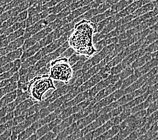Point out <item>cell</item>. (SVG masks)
Returning a JSON list of instances; mask_svg holds the SVG:
<instances>
[{"label":"cell","mask_w":158,"mask_h":140,"mask_svg":"<svg viewBox=\"0 0 158 140\" xmlns=\"http://www.w3.org/2000/svg\"><path fill=\"white\" fill-rule=\"evenodd\" d=\"M133 2L134 0H120V1L112 6L110 9L114 14H116L125 9L126 7L130 5Z\"/></svg>","instance_id":"obj_18"},{"label":"cell","mask_w":158,"mask_h":140,"mask_svg":"<svg viewBox=\"0 0 158 140\" xmlns=\"http://www.w3.org/2000/svg\"><path fill=\"white\" fill-rule=\"evenodd\" d=\"M23 54V50L22 48H19L16 50L9 52L8 53L0 57V67L6 65V64L13 62L15 60L19 59Z\"/></svg>","instance_id":"obj_8"},{"label":"cell","mask_w":158,"mask_h":140,"mask_svg":"<svg viewBox=\"0 0 158 140\" xmlns=\"http://www.w3.org/2000/svg\"><path fill=\"white\" fill-rule=\"evenodd\" d=\"M39 139V138L38 137V135H37L35 133L30 136V137L28 138L26 140H38Z\"/></svg>","instance_id":"obj_35"},{"label":"cell","mask_w":158,"mask_h":140,"mask_svg":"<svg viewBox=\"0 0 158 140\" xmlns=\"http://www.w3.org/2000/svg\"><path fill=\"white\" fill-rule=\"evenodd\" d=\"M49 69L48 74L55 82L69 84L73 75L72 66L69 62V58L60 56L50 62L47 66Z\"/></svg>","instance_id":"obj_3"},{"label":"cell","mask_w":158,"mask_h":140,"mask_svg":"<svg viewBox=\"0 0 158 140\" xmlns=\"http://www.w3.org/2000/svg\"><path fill=\"white\" fill-rule=\"evenodd\" d=\"M152 58V53H145L143 56L139 57L137 59L135 60V61L133 63L132 66H131V67L133 69H137V68L143 66L146 63H148L149 60H151Z\"/></svg>","instance_id":"obj_19"},{"label":"cell","mask_w":158,"mask_h":140,"mask_svg":"<svg viewBox=\"0 0 158 140\" xmlns=\"http://www.w3.org/2000/svg\"><path fill=\"white\" fill-rule=\"evenodd\" d=\"M156 6H157L156 1L148 3H146V4H145L144 6L141 7L140 8H139L138 10L135 11V12L133 13V14L135 15V16H136L137 17L142 16V15L151 12L152 10H153V8L155 7Z\"/></svg>","instance_id":"obj_17"},{"label":"cell","mask_w":158,"mask_h":140,"mask_svg":"<svg viewBox=\"0 0 158 140\" xmlns=\"http://www.w3.org/2000/svg\"><path fill=\"white\" fill-rule=\"evenodd\" d=\"M87 59H88L86 57L83 56V57L80 60H79L76 63H75L73 66H72V69H73V72H76L77 71L81 70L83 66L84 65V63L87 61Z\"/></svg>","instance_id":"obj_26"},{"label":"cell","mask_w":158,"mask_h":140,"mask_svg":"<svg viewBox=\"0 0 158 140\" xmlns=\"http://www.w3.org/2000/svg\"><path fill=\"white\" fill-rule=\"evenodd\" d=\"M26 117L24 114H22L19 116L15 117L13 119V127L16 126L18 124H20L22 121H24L26 119Z\"/></svg>","instance_id":"obj_31"},{"label":"cell","mask_w":158,"mask_h":140,"mask_svg":"<svg viewBox=\"0 0 158 140\" xmlns=\"http://www.w3.org/2000/svg\"><path fill=\"white\" fill-rule=\"evenodd\" d=\"M35 104V103H34V102L30 98H28V99L24 100L23 102H22V103H20L17 106L14 111V116L17 117L23 114L26 110L29 108L31 107H32V106Z\"/></svg>","instance_id":"obj_11"},{"label":"cell","mask_w":158,"mask_h":140,"mask_svg":"<svg viewBox=\"0 0 158 140\" xmlns=\"http://www.w3.org/2000/svg\"><path fill=\"white\" fill-rule=\"evenodd\" d=\"M71 3H72V1H71V0H63L62 2H59L58 4L56 6L49 7L47 10L49 14H57L59 12H61L63 9H65L66 7L71 4Z\"/></svg>","instance_id":"obj_16"},{"label":"cell","mask_w":158,"mask_h":140,"mask_svg":"<svg viewBox=\"0 0 158 140\" xmlns=\"http://www.w3.org/2000/svg\"><path fill=\"white\" fill-rule=\"evenodd\" d=\"M43 57V54L41 53L40 51H39V52H37L35 55L31 57L28 58L27 59H26L24 62H22L21 68H28L30 67L35 66V64Z\"/></svg>","instance_id":"obj_15"},{"label":"cell","mask_w":158,"mask_h":140,"mask_svg":"<svg viewBox=\"0 0 158 140\" xmlns=\"http://www.w3.org/2000/svg\"><path fill=\"white\" fill-rule=\"evenodd\" d=\"M96 33L97 24L86 19H81L76 22L73 31L71 32L67 42L76 53L89 59L98 52L94 45V36Z\"/></svg>","instance_id":"obj_1"},{"label":"cell","mask_w":158,"mask_h":140,"mask_svg":"<svg viewBox=\"0 0 158 140\" xmlns=\"http://www.w3.org/2000/svg\"><path fill=\"white\" fill-rule=\"evenodd\" d=\"M13 127V120L8 121L5 123H3L0 125V135L4 133L9 129L12 128Z\"/></svg>","instance_id":"obj_27"},{"label":"cell","mask_w":158,"mask_h":140,"mask_svg":"<svg viewBox=\"0 0 158 140\" xmlns=\"http://www.w3.org/2000/svg\"><path fill=\"white\" fill-rule=\"evenodd\" d=\"M114 20V15L113 16H111L110 17H108L106 19H104L102 21L98 22L97 24L98 26V33H100L102 32V31L106 27V26L110 23V22Z\"/></svg>","instance_id":"obj_24"},{"label":"cell","mask_w":158,"mask_h":140,"mask_svg":"<svg viewBox=\"0 0 158 140\" xmlns=\"http://www.w3.org/2000/svg\"><path fill=\"white\" fill-rule=\"evenodd\" d=\"M51 140H58V139H57V138H53V139H52Z\"/></svg>","instance_id":"obj_38"},{"label":"cell","mask_w":158,"mask_h":140,"mask_svg":"<svg viewBox=\"0 0 158 140\" xmlns=\"http://www.w3.org/2000/svg\"><path fill=\"white\" fill-rule=\"evenodd\" d=\"M70 34H71L70 31L66 32L65 34H64L63 36L60 37L59 39L55 40L49 45H48L46 47L41 49L40 50L41 53L43 54V56H44L47 54L51 53L52 52L55 51V50H57L58 48H59L61 45H63L64 43H65L66 41H67V39H68Z\"/></svg>","instance_id":"obj_6"},{"label":"cell","mask_w":158,"mask_h":140,"mask_svg":"<svg viewBox=\"0 0 158 140\" xmlns=\"http://www.w3.org/2000/svg\"><path fill=\"white\" fill-rule=\"evenodd\" d=\"M38 1H39V0H29L28 2H29V6H30V7L32 6L33 4H35V3L36 2H38Z\"/></svg>","instance_id":"obj_36"},{"label":"cell","mask_w":158,"mask_h":140,"mask_svg":"<svg viewBox=\"0 0 158 140\" xmlns=\"http://www.w3.org/2000/svg\"><path fill=\"white\" fill-rule=\"evenodd\" d=\"M25 41V38L23 36H21L18 39L14 40L12 42H11L8 44L7 46H6L7 50L9 51V52H11L14 50H16V49L22 48V47L23 46L24 43Z\"/></svg>","instance_id":"obj_20"},{"label":"cell","mask_w":158,"mask_h":140,"mask_svg":"<svg viewBox=\"0 0 158 140\" xmlns=\"http://www.w3.org/2000/svg\"><path fill=\"white\" fill-rule=\"evenodd\" d=\"M90 9H92V8H91V6H90L89 4L88 6L80 7V8H77L76 10L72 11L69 16H67V17L64 18H65L66 23L67 24V23H69V22L74 21L76 19L81 16V15L85 14V12H87Z\"/></svg>","instance_id":"obj_10"},{"label":"cell","mask_w":158,"mask_h":140,"mask_svg":"<svg viewBox=\"0 0 158 140\" xmlns=\"http://www.w3.org/2000/svg\"><path fill=\"white\" fill-rule=\"evenodd\" d=\"M48 15H49V13H48V10H47L43 11V12H41L39 14L34 15V16H29L26 20V28L29 27V26H31L34 24L36 23L37 22L40 21V20H42V19L47 18Z\"/></svg>","instance_id":"obj_12"},{"label":"cell","mask_w":158,"mask_h":140,"mask_svg":"<svg viewBox=\"0 0 158 140\" xmlns=\"http://www.w3.org/2000/svg\"><path fill=\"white\" fill-rule=\"evenodd\" d=\"M54 82L49 74H47L34 76L28 84L27 92L29 98L35 103H41L48 92L57 90Z\"/></svg>","instance_id":"obj_2"},{"label":"cell","mask_w":158,"mask_h":140,"mask_svg":"<svg viewBox=\"0 0 158 140\" xmlns=\"http://www.w3.org/2000/svg\"><path fill=\"white\" fill-rule=\"evenodd\" d=\"M12 135V128L7 129L4 133L0 135V140H6L8 139Z\"/></svg>","instance_id":"obj_33"},{"label":"cell","mask_w":158,"mask_h":140,"mask_svg":"<svg viewBox=\"0 0 158 140\" xmlns=\"http://www.w3.org/2000/svg\"><path fill=\"white\" fill-rule=\"evenodd\" d=\"M74 53H75L74 49L73 48H71V47H69L68 49H66V50L65 51V52H64L61 55V56L69 58L70 56H71Z\"/></svg>","instance_id":"obj_34"},{"label":"cell","mask_w":158,"mask_h":140,"mask_svg":"<svg viewBox=\"0 0 158 140\" xmlns=\"http://www.w3.org/2000/svg\"><path fill=\"white\" fill-rule=\"evenodd\" d=\"M28 18V10H26L23 12H20V14H18V16H16V21L18 22H23L26 21V19Z\"/></svg>","instance_id":"obj_30"},{"label":"cell","mask_w":158,"mask_h":140,"mask_svg":"<svg viewBox=\"0 0 158 140\" xmlns=\"http://www.w3.org/2000/svg\"><path fill=\"white\" fill-rule=\"evenodd\" d=\"M113 15H114V14H113V12H112L111 10L108 9V10L106 11V12L99 14L96 15V16H94L93 18L90 19V21H92V22H94V23L97 24V23H98V22L102 21L103 20H104V19H106V18L110 17L111 16H113Z\"/></svg>","instance_id":"obj_22"},{"label":"cell","mask_w":158,"mask_h":140,"mask_svg":"<svg viewBox=\"0 0 158 140\" xmlns=\"http://www.w3.org/2000/svg\"><path fill=\"white\" fill-rule=\"evenodd\" d=\"M152 56L153 58H158V50L153 53H152Z\"/></svg>","instance_id":"obj_37"},{"label":"cell","mask_w":158,"mask_h":140,"mask_svg":"<svg viewBox=\"0 0 158 140\" xmlns=\"http://www.w3.org/2000/svg\"><path fill=\"white\" fill-rule=\"evenodd\" d=\"M73 88L74 87L73 86V85H68V84L64 85L61 86L60 88L55 90V91H53V92L51 94V95L47 98V99L51 103L56 99H57L59 97H61L63 95H65V94H67L69 92H70Z\"/></svg>","instance_id":"obj_9"},{"label":"cell","mask_w":158,"mask_h":140,"mask_svg":"<svg viewBox=\"0 0 158 140\" xmlns=\"http://www.w3.org/2000/svg\"><path fill=\"white\" fill-rule=\"evenodd\" d=\"M123 80H119L118 82L115 83V84L109 85L107 87H106V88L101 90L100 91L98 92L96 95L93 98L92 103L94 104H96L97 102H98L102 99V98L110 95L112 93L115 92L116 90L120 89L123 85Z\"/></svg>","instance_id":"obj_7"},{"label":"cell","mask_w":158,"mask_h":140,"mask_svg":"<svg viewBox=\"0 0 158 140\" xmlns=\"http://www.w3.org/2000/svg\"><path fill=\"white\" fill-rule=\"evenodd\" d=\"M26 28V21L18 22H16L14 24H13L12 26H10V28L6 29V31L3 32V35L8 36L10 34H11L12 32H14V31H18V30H19L20 28Z\"/></svg>","instance_id":"obj_21"},{"label":"cell","mask_w":158,"mask_h":140,"mask_svg":"<svg viewBox=\"0 0 158 140\" xmlns=\"http://www.w3.org/2000/svg\"><path fill=\"white\" fill-rule=\"evenodd\" d=\"M14 66V62L6 64V65L0 67V74H2L6 71L10 70Z\"/></svg>","instance_id":"obj_32"},{"label":"cell","mask_w":158,"mask_h":140,"mask_svg":"<svg viewBox=\"0 0 158 140\" xmlns=\"http://www.w3.org/2000/svg\"><path fill=\"white\" fill-rule=\"evenodd\" d=\"M83 56L84 55H80L75 52L72 55L70 56L69 57V62L70 63V65L71 66H73L75 63H76L79 60H80L83 57Z\"/></svg>","instance_id":"obj_29"},{"label":"cell","mask_w":158,"mask_h":140,"mask_svg":"<svg viewBox=\"0 0 158 140\" xmlns=\"http://www.w3.org/2000/svg\"><path fill=\"white\" fill-rule=\"evenodd\" d=\"M25 29L26 28H20L18 30V31H16L10 34L8 36H7V40H8L9 43H11L14 40L18 39V38L23 36L25 33Z\"/></svg>","instance_id":"obj_23"},{"label":"cell","mask_w":158,"mask_h":140,"mask_svg":"<svg viewBox=\"0 0 158 140\" xmlns=\"http://www.w3.org/2000/svg\"><path fill=\"white\" fill-rule=\"evenodd\" d=\"M125 94H126L125 90L118 89L116 90L113 93L102 98V99L94 104L93 107V112H99L100 110H101L104 107H106V106L114 103V102L118 100L120 98H121V96L125 95Z\"/></svg>","instance_id":"obj_5"},{"label":"cell","mask_w":158,"mask_h":140,"mask_svg":"<svg viewBox=\"0 0 158 140\" xmlns=\"http://www.w3.org/2000/svg\"><path fill=\"white\" fill-rule=\"evenodd\" d=\"M149 94L148 92H145L143 94H142L140 96L137 97V98H134L133 100H131L129 103H127V104L123 105V110H127V109H131L132 108L136 107L137 105L141 104L142 102L145 101L147 98H148Z\"/></svg>","instance_id":"obj_14"},{"label":"cell","mask_w":158,"mask_h":140,"mask_svg":"<svg viewBox=\"0 0 158 140\" xmlns=\"http://www.w3.org/2000/svg\"><path fill=\"white\" fill-rule=\"evenodd\" d=\"M156 4L158 5V0H156Z\"/></svg>","instance_id":"obj_39"},{"label":"cell","mask_w":158,"mask_h":140,"mask_svg":"<svg viewBox=\"0 0 158 140\" xmlns=\"http://www.w3.org/2000/svg\"><path fill=\"white\" fill-rule=\"evenodd\" d=\"M134 71H135L134 69H133L131 67H128L125 68V70H124L123 71H121V72L119 74L120 80L123 81L124 79H125L128 77H129L131 75H132L134 73Z\"/></svg>","instance_id":"obj_25"},{"label":"cell","mask_w":158,"mask_h":140,"mask_svg":"<svg viewBox=\"0 0 158 140\" xmlns=\"http://www.w3.org/2000/svg\"><path fill=\"white\" fill-rule=\"evenodd\" d=\"M56 19H57V14H51L48 15L47 18L42 19V20L37 22L36 23L29 26V27L26 28L25 33L24 35L25 39L31 37L37 32L42 31L43 29L45 28L47 26L49 25L51 22L55 21Z\"/></svg>","instance_id":"obj_4"},{"label":"cell","mask_w":158,"mask_h":140,"mask_svg":"<svg viewBox=\"0 0 158 140\" xmlns=\"http://www.w3.org/2000/svg\"><path fill=\"white\" fill-rule=\"evenodd\" d=\"M42 49V47H41L40 44L39 42L36 43L35 45H34L33 46L31 47L28 48V49H26L24 51H23V54H22L21 57V61L22 62H24L26 59H27L28 58L31 57L35 55L37 52H39L40 49Z\"/></svg>","instance_id":"obj_13"},{"label":"cell","mask_w":158,"mask_h":140,"mask_svg":"<svg viewBox=\"0 0 158 140\" xmlns=\"http://www.w3.org/2000/svg\"><path fill=\"white\" fill-rule=\"evenodd\" d=\"M71 12H72V11H71L69 6H68L67 7H66L65 9H63L61 12H59V14H57V18L63 19L64 18H65L67 16H69Z\"/></svg>","instance_id":"obj_28"}]
</instances>
